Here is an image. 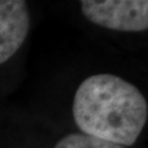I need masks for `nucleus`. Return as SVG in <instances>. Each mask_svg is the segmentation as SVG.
I'll use <instances>...</instances> for the list:
<instances>
[{"label": "nucleus", "mask_w": 148, "mask_h": 148, "mask_svg": "<svg viewBox=\"0 0 148 148\" xmlns=\"http://www.w3.org/2000/svg\"><path fill=\"white\" fill-rule=\"evenodd\" d=\"M30 30L27 1L0 0V65L21 48Z\"/></svg>", "instance_id": "3"}, {"label": "nucleus", "mask_w": 148, "mask_h": 148, "mask_svg": "<svg viewBox=\"0 0 148 148\" xmlns=\"http://www.w3.org/2000/svg\"><path fill=\"white\" fill-rule=\"evenodd\" d=\"M54 148H126L82 133H70L62 137Z\"/></svg>", "instance_id": "4"}, {"label": "nucleus", "mask_w": 148, "mask_h": 148, "mask_svg": "<svg viewBox=\"0 0 148 148\" xmlns=\"http://www.w3.org/2000/svg\"><path fill=\"white\" fill-rule=\"evenodd\" d=\"M82 16L89 22L120 32H144L148 29L147 0H84Z\"/></svg>", "instance_id": "2"}, {"label": "nucleus", "mask_w": 148, "mask_h": 148, "mask_svg": "<svg viewBox=\"0 0 148 148\" xmlns=\"http://www.w3.org/2000/svg\"><path fill=\"white\" fill-rule=\"evenodd\" d=\"M71 110L82 134L123 147L137 142L148 119L143 92L113 74L87 77L75 92Z\"/></svg>", "instance_id": "1"}]
</instances>
